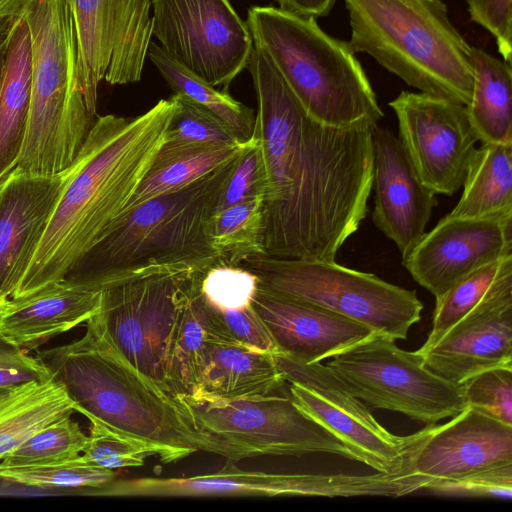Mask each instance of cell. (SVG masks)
<instances>
[{"mask_svg":"<svg viewBox=\"0 0 512 512\" xmlns=\"http://www.w3.org/2000/svg\"><path fill=\"white\" fill-rule=\"evenodd\" d=\"M474 85L466 106L478 139L485 143L512 144L511 63L471 46Z\"/></svg>","mask_w":512,"mask_h":512,"instance_id":"obj_27","label":"cell"},{"mask_svg":"<svg viewBox=\"0 0 512 512\" xmlns=\"http://www.w3.org/2000/svg\"><path fill=\"white\" fill-rule=\"evenodd\" d=\"M199 284L200 281L184 308L174 352V373L183 404L193 393L209 349L219 342H231L216 309L202 296Z\"/></svg>","mask_w":512,"mask_h":512,"instance_id":"obj_30","label":"cell"},{"mask_svg":"<svg viewBox=\"0 0 512 512\" xmlns=\"http://www.w3.org/2000/svg\"><path fill=\"white\" fill-rule=\"evenodd\" d=\"M8 300H9L8 298H5L4 296H2L0 294V313L4 310Z\"/></svg>","mask_w":512,"mask_h":512,"instance_id":"obj_48","label":"cell"},{"mask_svg":"<svg viewBox=\"0 0 512 512\" xmlns=\"http://www.w3.org/2000/svg\"><path fill=\"white\" fill-rule=\"evenodd\" d=\"M88 436L70 417L58 420L32 435L3 462L31 464L69 460L83 452Z\"/></svg>","mask_w":512,"mask_h":512,"instance_id":"obj_37","label":"cell"},{"mask_svg":"<svg viewBox=\"0 0 512 512\" xmlns=\"http://www.w3.org/2000/svg\"><path fill=\"white\" fill-rule=\"evenodd\" d=\"M399 141L422 183L451 196L464 181L479 141L465 105L425 92L402 91L389 102Z\"/></svg>","mask_w":512,"mask_h":512,"instance_id":"obj_15","label":"cell"},{"mask_svg":"<svg viewBox=\"0 0 512 512\" xmlns=\"http://www.w3.org/2000/svg\"><path fill=\"white\" fill-rule=\"evenodd\" d=\"M3 390V389H2ZM1 391V390H0Z\"/></svg>","mask_w":512,"mask_h":512,"instance_id":"obj_49","label":"cell"},{"mask_svg":"<svg viewBox=\"0 0 512 512\" xmlns=\"http://www.w3.org/2000/svg\"><path fill=\"white\" fill-rule=\"evenodd\" d=\"M281 10L306 17L319 18L327 16L336 0H276Z\"/></svg>","mask_w":512,"mask_h":512,"instance_id":"obj_45","label":"cell"},{"mask_svg":"<svg viewBox=\"0 0 512 512\" xmlns=\"http://www.w3.org/2000/svg\"><path fill=\"white\" fill-rule=\"evenodd\" d=\"M36 356L64 385L76 412L157 445L162 462L198 451L228 458L221 443L197 428L190 412L163 395L120 353L98 311L80 339Z\"/></svg>","mask_w":512,"mask_h":512,"instance_id":"obj_4","label":"cell"},{"mask_svg":"<svg viewBox=\"0 0 512 512\" xmlns=\"http://www.w3.org/2000/svg\"><path fill=\"white\" fill-rule=\"evenodd\" d=\"M232 461V460H231ZM231 461L220 470L190 477L115 479L88 494L117 497L342 496L343 474H275L245 471Z\"/></svg>","mask_w":512,"mask_h":512,"instance_id":"obj_18","label":"cell"},{"mask_svg":"<svg viewBox=\"0 0 512 512\" xmlns=\"http://www.w3.org/2000/svg\"><path fill=\"white\" fill-rule=\"evenodd\" d=\"M76 46V78L95 118L102 80L122 85L141 80L153 35L151 0H66Z\"/></svg>","mask_w":512,"mask_h":512,"instance_id":"obj_12","label":"cell"},{"mask_svg":"<svg viewBox=\"0 0 512 512\" xmlns=\"http://www.w3.org/2000/svg\"><path fill=\"white\" fill-rule=\"evenodd\" d=\"M245 145L246 142L238 145H204L174 150L160 148L150 169L122 212L193 183L234 160Z\"/></svg>","mask_w":512,"mask_h":512,"instance_id":"obj_29","label":"cell"},{"mask_svg":"<svg viewBox=\"0 0 512 512\" xmlns=\"http://www.w3.org/2000/svg\"><path fill=\"white\" fill-rule=\"evenodd\" d=\"M261 48L306 113L315 121L346 127L384 116L349 43L325 33L316 19L273 6H252L246 21Z\"/></svg>","mask_w":512,"mask_h":512,"instance_id":"obj_7","label":"cell"},{"mask_svg":"<svg viewBox=\"0 0 512 512\" xmlns=\"http://www.w3.org/2000/svg\"><path fill=\"white\" fill-rule=\"evenodd\" d=\"M247 67L266 171L265 255L334 262L368 212L378 123L333 127L315 121L255 45Z\"/></svg>","mask_w":512,"mask_h":512,"instance_id":"obj_1","label":"cell"},{"mask_svg":"<svg viewBox=\"0 0 512 512\" xmlns=\"http://www.w3.org/2000/svg\"><path fill=\"white\" fill-rule=\"evenodd\" d=\"M276 352L298 362H320L377 333L372 328L271 291L260 284L251 302Z\"/></svg>","mask_w":512,"mask_h":512,"instance_id":"obj_22","label":"cell"},{"mask_svg":"<svg viewBox=\"0 0 512 512\" xmlns=\"http://www.w3.org/2000/svg\"><path fill=\"white\" fill-rule=\"evenodd\" d=\"M176 103L161 146L163 150L204 145L244 143L219 117L180 94L171 96Z\"/></svg>","mask_w":512,"mask_h":512,"instance_id":"obj_35","label":"cell"},{"mask_svg":"<svg viewBox=\"0 0 512 512\" xmlns=\"http://www.w3.org/2000/svg\"><path fill=\"white\" fill-rule=\"evenodd\" d=\"M27 0H0V22L11 26Z\"/></svg>","mask_w":512,"mask_h":512,"instance_id":"obj_46","label":"cell"},{"mask_svg":"<svg viewBox=\"0 0 512 512\" xmlns=\"http://www.w3.org/2000/svg\"><path fill=\"white\" fill-rule=\"evenodd\" d=\"M175 109L170 97L134 118L112 114L95 118L68 168L45 232L11 298L63 280L98 242L150 169Z\"/></svg>","mask_w":512,"mask_h":512,"instance_id":"obj_2","label":"cell"},{"mask_svg":"<svg viewBox=\"0 0 512 512\" xmlns=\"http://www.w3.org/2000/svg\"><path fill=\"white\" fill-rule=\"evenodd\" d=\"M512 287V256L482 266L451 286L436 298L432 326L426 341L418 349L433 346L453 325L487 298Z\"/></svg>","mask_w":512,"mask_h":512,"instance_id":"obj_32","label":"cell"},{"mask_svg":"<svg viewBox=\"0 0 512 512\" xmlns=\"http://www.w3.org/2000/svg\"><path fill=\"white\" fill-rule=\"evenodd\" d=\"M512 256V211L477 218L444 216L402 260L435 299L476 269Z\"/></svg>","mask_w":512,"mask_h":512,"instance_id":"obj_16","label":"cell"},{"mask_svg":"<svg viewBox=\"0 0 512 512\" xmlns=\"http://www.w3.org/2000/svg\"><path fill=\"white\" fill-rule=\"evenodd\" d=\"M185 406L197 428L221 443L232 461L329 453L365 464L359 453L306 415L291 396L187 400Z\"/></svg>","mask_w":512,"mask_h":512,"instance_id":"obj_11","label":"cell"},{"mask_svg":"<svg viewBox=\"0 0 512 512\" xmlns=\"http://www.w3.org/2000/svg\"><path fill=\"white\" fill-rule=\"evenodd\" d=\"M64 385L53 375L0 391V461L42 428L75 410Z\"/></svg>","mask_w":512,"mask_h":512,"instance_id":"obj_26","label":"cell"},{"mask_svg":"<svg viewBox=\"0 0 512 512\" xmlns=\"http://www.w3.org/2000/svg\"><path fill=\"white\" fill-rule=\"evenodd\" d=\"M20 15L31 39V98L13 170L56 176L76 159L95 118L76 78L77 46L66 0H27Z\"/></svg>","mask_w":512,"mask_h":512,"instance_id":"obj_6","label":"cell"},{"mask_svg":"<svg viewBox=\"0 0 512 512\" xmlns=\"http://www.w3.org/2000/svg\"><path fill=\"white\" fill-rule=\"evenodd\" d=\"M274 362L290 396L310 418L359 453L378 472L403 469L414 444L425 428L409 436L386 430L362 400L320 362L305 364L274 353Z\"/></svg>","mask_w":512,"mask_h":512,"instance_id":"obj_14","label":"cell"},{"mask_svg":"<svg viewBox=\"0 0 512 512\" xmlns=\"http://www.w3.org/2000/svg\"><path fill=\"white\" fill-rule=\"evenodd\" d=\"M9 31L0 35V76H1L4 59H5V54H6V50H7Z\"/></svg>","mask_w":512,"mask_h":512,"instance_id":"obj_47","label":"cell"},{"mask_svg":"<svg viewBox=\"0 0 512 512\" xmlns=\"http://www.w3.org/2000/svg\"><path fill=\"white\" fill-rule=\"evenodd\" d=\"M216 311L231 342L262 352H276L267 327L251 305L241 309Z\"/></svg>","mask_w":512,"mask_h":512,"instance_id":"obj_42","label":"cell"},{"mask_svg":"<svg viewBox=\"0 0 512 512\" xmlns=\"http://www.w3.org/2000/svg\"><path fill=\"white\" fill-rule=\"evenodd\" d=\"M204 272L156 274L112 285L101 291L98 309L120 353L188 412L174 373V352L184 308Z\"/></svg>","mask_w":512,"mask_h":512,"instance_id":"obj_8","label":"cell"},{"mask_svg":"<svg viewBox=\"0 0 512 512\" xmlns=\"http://www.w3.org/2000/svg\"><path fill=\"white\" fill-rule=\"evenodd\" d=\"M466 405L512 425V368H494L462 384Z\"/></svg>","mask_w":512,"mask_h":512,"instance_id":"obj_40","label":"cell"},{"mask_svg":"<svg viewBox=\"0 0 512 512\" xmlns=\"http://www.w3.org/2000/svg\"><path fill=\"white\" fill-rule=\"evenodd\" d=\"M424 365L456 384L494 368H512V287L487 298L433 346Z\"/></svg>","mask_w":512,"mask_h":512,"instance_id":"obj_20","label":"cell"},{"mask_svg":"<svg viewBox=\"0 0 512 512\" xmlns=\"http://www.w3.org/2000/svg\"><path fill=\"white\" fill-rule=\"evenodd\" d=\"M31 39L26 21L13 22L0 76V183L15 167L29 114Z\"/></svg>","mask_w":512,"mask_h":512,"instance_id":"obj_25","label":"cell"},{"mask_svg":"<svg viewBox=\"0 0 512 512\" xmlns=\"http://www.w3.org/2000/svg\"><path fill=\"white\" fill-rule=\"evenodd\" d=\"M284 380L273 354L219 342L206 355L196 386L187 400H231L265 396L278 390Z\"/></svg>","mask_w":512,"mask_h":512,"instance_id":"obj_24","label":"cell"},{"mask_svg":"<svg viewBox=\"0 0 512 512\" xmlns=\"http://www.w3.org/2000/svg\"><path fill=\"white\" fill-rule=\"evenodd\" d=\"M512 0H467L470 19L495 38L504 61L511 63Z\"/></svg>","mask_w":512,"mask_h":512,"instance_id":"obj_43","label":"cell"},{"mask_svg":"<svg viewBox=\"0 0 512 512\" xmlns=\"http://www.w3.org/2000/svg\"><path fill=\"white\" fill-rule=\"evenodd\" d=\"M266 190V171L258 139L253 137L234 159L221 188L215 213L233 205L263 197Z\"/></svg>","mask_w":512,"mask_h":512,"instance_id":"obj_38","label":"cell"},{"mask_svg":"<svg viewBox=\"0 0 512 512\" xmlns=\"http://www.w3.org/2000/svg\"><path fill=\"white\" fill-rule=\"evenodd\" d=\"M68 169L56 176L11 170L0 183V294L21 282L56 206Z\"/></svg>","mask_w":512,"mask_h":512,"instance_id":"obj_21","label":"cell"},{"mask_svg":"<svg viewBox=\"0 0 512 512\" xmlns=\"http://www.w3.org/2000/svg\"><path fill=\"white\" fill-rule=\"evenodd\" d=\"M51 375L36 355H29L0 337V390L28 380L45 379Z\"/></svg>","mask_w":512,"mask_h":512,"instance_id":"obj_44","label":"cell"},{"mask_svg":"<svg viewBox=\"0 0 512 512\" xmlns=\"http://www.w3.org/2000/svg\"><path fill=\"white\" fill-rule=\"evenodd\" d=\"M117 479L114 470L88 463L82 455L69 460L31 464L0 462V480L40 489H95Z\"/></svg>","mask_w":512,"mask_h":512,"instance_id":"obj_34","label":"cell"},{"mask_svg":"<svg viewBox=\"0 0 512 512\" xmlns=\"http://www.w3.org/2000/svg\"><path fill=\"white\" fill-rule=\"evenodd\" d=\"M261 286L291 299L362 323L379 334L405 340L423 304L414 290L334 262L262 255L239 265Z\"/></svg>","mask_w":512,"mask_h":512,"instance_id":"obj_9","label":"cell"},{"mask_svg":"<svg viewBox=\"0 0 512 512\" xmlns=\"http://www.w3.org/2000/svg\"><path fill=\"white\" fill-rule=\"evenodd\" d=\"M326 366L363 402L423 423L435 424L467 406L462 385L428 369L417 350H402L379 333L332 356Z\"/></svg>","mask_w":512,"mask_h":512,"instance_id":"obj_10","label":"cell"},{"mask_svg":"<svg viewBox=\"0 0 512 512\" xmlns=\"http://www.w3.org/2000/svg\"><path fill=\"white\" fill-rule=\"evenodd\" d=\"M100 299L101 291L79 289L64 280L11 298L0 313V337L29 353L86 323L98 311Z\"/></svg>","mask_w":512,"mask_h":512,"instance_id":"obj_23","label":"cell"},{"mask_svg":"<svg viewBox=\"0 0 512 512\" xmlns=\"http://www.w3.org/2000/svg\"><path fill=\"white\" fill-rule=\"evenodd\" d=\"M426 490L436 494L511 499L512 463L452 480L433 481Z\"/></svg>","mask_w":512,"mask_h":512,"instance_id":"obj_41","label":"cell"},{"mask_svg":"<svg viewBox=\"0 0 512 512\" xmlns=\"http://www.w3.org/2000/svg\"><path fill=\"white\" fill-rule=\"evenodd\" d=\"M153 35L208 84L227 86L248 66L253 40L229 0H151Z\"/></svg>","mask_w":512,"mask_h":512,"instance_id":"obj_13","label":"cell"},{"mask_svg":"<svg viewBox=\"0 0 512 512\" xmlns=\"http://www.w3.org/2000/svg\"><path fill=\"white\" fill-rule=\"evenodd\" d=\"M210 240L222 263L237 266L265 255L263 197L214 213Z\"/></svg>","mask_w":512,"mask_h":512,"instance_id":"obj_33","label":"cell"},{"mask_svg":"<svg viewBox=\"0 0 512 512\" xmlns=\"http://www.w3.org/2000/svg\"><path fill=\"white\" fill-rule=\"evenodd\" d=\"M233 161L120 213L63 280L79 289L102 291L130 279L204 272L222 263L209 225Z\"/></svg>","mask_w":512,"mask_h":512,"instance_id":"obj_3","label":"cell"},{"mask_svg":"<svg viewBox=\"0 0 512 512\" xmlns=\"http://www.w3.org/2000/svg\"><path fill=\"white\" fill-rule=\"evenodd\" d=\"M355 53L420 92L467 106L474 72L471 46L453 26L441 0H344Z\"/></svg>","mask_w":512,"mask_h":512,"instance_id":"obj_5","label":"cell"},{"mask_svg":"<svg viewBox=\"0 0 512 512\" xmlns=\"http://www.w3.org/2000/svg\"><path fill=\"white\" fill-rule=\"evenodd\" d=\"M85 417L90 428L82 458L88 463L115 470L142 466L149 456L161 459L162 451L157 445L121 432L91 415Z\"/></svg>","mask_w":512,"mask_h":512,"instance_id":"obj_36","label":"cell"},{"mask_svg":"<svg viewBox=\"0 0 512 512\" xmlns=\"http://www.w3.org/2000/svg\"><path fill=\"white\" fill-rule=\"evenodd\" d=\"M147 57L175 94L187 97L225 122L242 142L254 135V111L197 77L170 57L159 45L150 43Z\"/></svg>","mask_w":512,"mask_h":512,"instance_id":"obj_31","label":"cell"},{"mask_svg":"<svg viewBox=\"0 0 512 512\" xmlns=\"http://www.w3.org/2000/svg\"><path fill=\"white\" fill-rule=\"evenodd\" d=\"M373 144L372 220L396 244L403 260L426 233L437 206L436 194L422 183L399 139L388 128L374 125Z\"/></svg>","mask_w":512,"mask_h":512,"instance_id":"obj_19","label":"cell"},{"mask_svg":"<svg viewBox=\"0 0 512 512\" xmlns=\"http://www.w3.org/2000/svg\"><path fill=\"white\" fill-rule=\"evenodd\" d=\"M462 186L448 216L477 218L512 211V144L485 143L476 148Z\"/></svg>","mask_w":512,"mask_h":512,"instance_id":"obj_28","label":"cell"},{"mask_svg":"<svg viewBox=\"0 0 512 512\" xmlns=\"http://www.w3.org/2000/svg\"><path fill=\"white\" fill-rule=\"evenodd\" d=\"M508 463H512V425L469 406L445 424H428L407 457L410 469L431 482Z\"/></svg>","mask_w":512,"mask_h":512,"instance_id":"obj_17","label":"cell"},{"mask_svg":"<svg viewBox=\"0 0 512 512\" xmlns=\"http://www.w3.org/2000/svg\"><path fill=\"white\" fill-rule=\"evenodd\" d=\"M258 284L249 270L219 263L202 274L199 289L211 306L226 311L250 306Z\"/></svg>","mask_w":512,"mask_h":512,"instance_id":"obj_39","label":"cell"}]
</instances>
